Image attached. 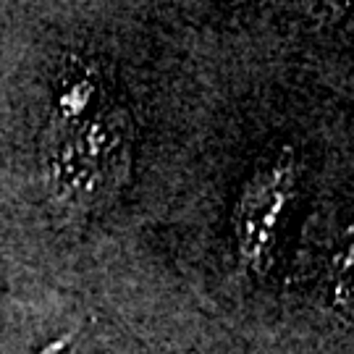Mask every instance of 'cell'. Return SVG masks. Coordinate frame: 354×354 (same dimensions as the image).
<instances>
[{
  "label": "cell",
  "mask_w": 354,
  "mask_h": 354,
  "mask_svg": "<svg viewBox=\"0 0 354 354\" xmlns=\"http://www.w3.org/2000/svg\"><path fill=\"white\" fill-rule=\"evenodd\" d=\"M92 87L64 95L45 134V176L50 203L61 215H82L102 205L127 171L129 118L95 108Z\"/></svg>",
  "instance_id": "1"
},
{
  "label": "cell",
  "mask_w": 354,
  "mask_h": 354,
  "mask_svg": "<svg viewBox=\"0 0 354 354\" xmlns=\"http://www.w3.org/2000/svg\"><path fill=\"white\" fill-rule=\"evenodd\" d=\"M294 192V158L289 150L276 155L270 163L254 171L241 192L239 207L234 210V234L241 266L263 273L270 260L279 221Z\"/></svg>",
  "instance_id": "2"
}]
</instances>
